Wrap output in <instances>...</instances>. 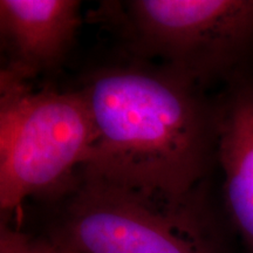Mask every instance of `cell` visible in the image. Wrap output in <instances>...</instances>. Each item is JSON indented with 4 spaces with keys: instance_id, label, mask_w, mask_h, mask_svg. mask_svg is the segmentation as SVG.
<instances>
[{
    "instance_id": "1",
    "label": "cell",
    "mask_w": 253,
    "mask_h": 253,
    "mask_svg": "<svg viewBox=\"0 0 253 253\" xmlns=\"http://www.w3.org/2000/svg\"><path fill=\"white\" fill-rule=\"evenodd\" d=\"M81 91L96 129L82 175L195 201L217 149V108L202 87L163 66L130 63L99 69Z\"/></svg>"
},
{
    "instance_id": "2",
    "label": "cell",
    "mask_w": 253,
    "mask_h": 253,
    "mask_svg": "<svg viewBox=\"0 0 253 253\" xmlns=\"http://www.w3.org/2000/svg\"><path fill=\"white\" fill-rule=\"evenodd\" d=\"M4 68L0 78V208L71 192L96 141L80 90H33Z\"/></svg>"
},
{
    "instance_id": "3",
    "label": "cell",
    "mask_w": 253,
    "mask_h": 253,
    "mask_svg": "<svg viewBox=\"0 0 253 253\" xmlns=\"http://www.w3.org/2000/svg\"><path fill=\"white\" fill-rule=\"evenodd\" d=\"M104 14L136 58L161 60L199 87L253 49V0H131L107 2Z\"/></svg>"
},
{
    "instance_id": "4",
    "label": "cell",
    "mask_w": 253,
    "mask_h": 253,
    "mask_svg": "<svg viewBox=\"0 0 253 253\" xmlns=\"http://www.w3.org/2000/svg\"><path fill=\"white\" fill-rule=\"evenodd\" d=\"M50 242L75 253H214L196 199L160 196L80 173Z\"/></svg>"
},
{
    "instance_id": "5",
    "label": "cell",
    "mask_w": 253,
    "mask_h": 253,
    "mask_svg": "<svg viewBox=\"0 0 253 253\" xmlns=\"http://www.w3.org/2000/svg\"><path fill=\"white\" fill-rule=\"evenodd\" d=\"M77 0H1L0 33L6 69L31 79L67 55L81 25Z\"/></svg>"
},
{
    "instance_id": "6",
    "label": "cell",
    "mask_w": 253,
    "mask_h": 253,
    "mask_svg": "<svg viewBox=\"0 0 253 253\" xmlns=\"http://www.w3.org/2000/svg\"><path fill=\"white\" fill-rule=\"evenodd\" d=\"M216 154L227 211L253 252V80L236 84L217 107Z\"/></svg>"
},
{
    "instance_id": "7",
    "label": "cell",
    "mask_w": 253,
    "mask_h": 253,
    "mask_svg": "<svg viewBox=\"0 0 253 253\" xmlns=\"http://www.w3.org/2000/svg\"><path fill=\"white\" fill-rule=\"evenodd\" d=\"M0 253H60L50 240L37 239L4 221L0 229Z\"/></svg>"
},
{
    "instance_id": "8",
    "label": "cell",
    "mask_w": 253,
    "mask_h": 253,
    "mask_svg": "<svg viewBox=\"0 0 253 253\" xmlns=\"http://www.w3.org/2000/svg\"><path fill=\"white\" fill-rule=\"evenodd\" d=\"M60 253H75V252H73V251H69V250H66V249H62V248H60Z\"/></svg>"
}]
</instances>
